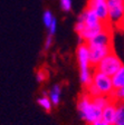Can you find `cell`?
<instances>
[{
  "mask_svg": "<svg viewBox=\"0 0 124 125\" xmlns=\"http://www.w3.org/2000/svg\"><path fill=\"white\" fill-rule=\"evenodd\" d=\"M87 7L92 8L101 21L109 23V3L107 0H88Z\"/></svg>",
  "mask_w": 124,
  "mask_h": 125,
  "instance_id": "obj_8",
  "label": "cell"
},
{
  "mask_svg": "<svg viewBox=\"0 0 124 125\" xmlns=\"http://www.w3.org/2000/svg\"><path fill=\"white\" fill-rule=\"evenodd\" d=\"M112 82L115 89L122 88L124 86V65L112 76Z\"/></svg>",
  "mask_w": 124,
  "mask_h": 125,
  "instance_id": "obj_11",
  "label": "cell"
},
{
  "mask_svg": "<svg viewBox=\"0 0 124 125\" xmlns=\"http://www.w3.org/2000/svg\"><path fill=\"white\" fill-rule=\"evenodd\" d=\"M114 125H124V102H117L116 116Z\"/></svg>",
  "mask_w": 124,
  "mask_h": 125,
  "instance_id": "obj_14",
  "label": "cell"
},
{
  "mask_svg": "<svg viewBox=\"0 0 124 125\" xmlns=\"http://www.w3.org/2000/svg\"><path fill=\"white\" fill-rule=\"evenodd\" d=\"M56 29H57V21H56V19H55V20L53 21V23L50 25V27L48 28V35L54 36L55 32H56Z\"/></svg>",
  "mask_w": 124,
  "mask_h": 125,
  "instance_id": "obj_21",
  "label": "cell"
},
{
  "mask_svg": "<svg viewBox=\"0 0 124 125\" xmlns=\"http://www.w3.org/2000/svg\"><path fill=\"white\" fill-rule=\"evenodd\" d=\"M119 28H120V29H122V30H124V19H123V21L121 22V25L119 26Z\"/></svg>",
  "mask_w": 124,
  "mask_h": 125,
  "instance_id": "obj_23",
  "label": "cell"
},
{
  "mask_svg": "<svg viewBox=\"0 0 124 125\" xmlns=\"http://www.w3.org/2000/svg\"><path fill=\"white\" fill-rule=\"evenodd\" d=\"M59 6L63 11L69 12L73 8V1L72 0H59Z\"/></svg>",
  "mask_w": 124,
  "mask_h": 125,
  "instance_id": "obj_16",
  "label": "cell"
},
{
  "mask_svg": "<svg viewBox=\"0 0 124 125\" xmlns=\"http://www.w3.org/2000/svg\"><path fill=\"white\" fill-rule=\"evenodd\" d=\"M122 66H123L122 60L120 59L119 56H117L113 50V52H110L104 59H102L101 62H100L98 65H96L94 68H95V70L102 72V73H104L112 77Z\"/></svg>",
  "mask_w": 124,
  "mask_h": 125,
  "instance_id": "obj_3",
  "label": "cell"
},
{
  "mask_svg": "<svg viewBox=\"0 0 124 125\" xmlns=\"http://www.w3.org/2000/svg\"><path fill=\"white\" fill-rule=\"evenodd\" d=\"M92 84L98 89L100 94H102V95L113 96L114 92H115L113 82H112V77L102 73V72H98V70H94Z\"/></svg>",
  "mask_w": 124,
  "mask_h": 125,
  "instance_id": "obj_4",
  "label": "cell"
},
{
  "mask_svg": "<svg viewBox=\"0 0 124 125\" xmlns=\"http://www.w3.org/2000/svg\"><path fill=\"white\" fill-rule=\"evenodd\" d=\"M54 20H55V17L50 10H46L43 13V23L45 25V27H46L47 29L50 27V25L53 23Z\"/></svg>",
  "mask_w": 124,
  "mask_h": 125,
  "instance_id": "obj_15",
  "label": "cell"
},
{
  "mask_svg": "<svg viewBox=\"0 0 124 125\" xmlns=\"http://www.w3.org/2000/svg\"><path fill=\"white\" fill-rule=\"evenodd\" d=\"M116 108H117V102L112 101L109 105H106L102 111V118L109 124L114 125L115 122V116H116Z\"/></svg>",
  "mask_w": 124,
  "mask_h": 125,
  "instance_id": "obj_9",
  "label": "cell"
},
{
  "mask_svg": "<svg viewBox=\"0 0 124 125\" xmlns=\"http://www.w3.org/2000/svg\"><path fill=\"white\" fill-rule=\"evenodd\" d=\"M90 47V56L92 66L95 67L101 62L102 59L113 52V46H88Z\"/></svg>",
  "mask_w": 124,
  "mask_h": 125,
  "instance_id": "obj_7",
  "label": "cell"
},
{
  "mask_svg": "<svg viewBox=\"0 0 124 125\" xmlns=\"http://www.w3.org/2000/svg\"><path fill=\"white\" fill-rule=\"evenodd\" d=\"M53 36H50V35H48V37L46 38V40H45V45H44V49L45 50H48L50 47H52L53 45Z\"/></svg>",
  "mask_w": 124,
  "mask_h": 125,
  "instance_id": "obj_20",
  "label": "cell"
},
{
  "mask_svg": "<svg viewBox=\"0 0 124 125\" xmlns=\"http://www.w3.org/2000/svg\"><path fill=\"white\" fill-rule=\"evenodd\" d=\"M112 97H113L114 101H116V102H124V86L122 88L115 89Z\"/></svg>",
  "mask_w": 124,
  "mask_h": 125,
  "instance_id": "obj_17",
  "label": "cell"
},
{
  "mask_svg": "<svg viewBox=\"0 0 124 125\" xmlns=\"http://www.w3.org/2000/svg\"><path fill=\"white\" fill-rule=\"evenodd\" d=\"M48 97L50 98L53 105H58L60 103V97H62V86L56 84L50 88L48 92Z\"/></svg>",
  "mask_w": 124,
  "mask_h": 125,
  "instance_id": "obj_10",
  "label": "cell"
},
{
  "mask_svg": "<svg viewBox=\"0 0 124 125\" xmlns=\"http://www.w3.org/2000/svg\"><path fill=\"white\" fill-rule=\"evenodd\" d=\"M109 3V23L112 27L121 25L124 19V0H107Z\"/></svg>",
  "mask_w": 124,
  "mask_h": 125,
  "instance_id": "obj_5",
  "label": "cell"
},
{
  "mask_svg": "<svg viewBox=\"0 0 124 125\" xmlns=\"http://www.w3.org/2000/svg\"><path fill=\"white\" fill-rule=\"evenodd\" d=\"M76 56H77V62L79 66V78L80 83L84 87H87L90 84H92L93 79V74L92 73V62H90V47L87 42L79 44L76 49Z\"/></svg>",
  "mask_w": 124,
  "mask_h": 125,
  "instance_id": "obj_2",
  "label": "cell"
},
{
  "mask_svg": "<svg viewBox=\"0 0 124 125\" xmlns=\"http://www.w3.org/2000/svg\"><path fill=\"white\" fill-rule=\"evenodd\" d=\"M77 111L80 118L87 125H90L97 120H101L103 109L94 103L93 98L87 93H84L77 101Z\"/></svg>",
  "mask_w": 124,
  "mask_h": 125,
  "instance_id": "obj_1",
  "label": "cell"
},
{
  "mask_svg": "<svg viewBox=\"0 0 124 125\" xmlns=\"http://www.w3.org/2000/svg\"><path fill=\"white\" fill-rule=\"evenodd\" d=\"M37 103L38 105L41 107V108L46 111V112H50L53 107V103L50 101V98L48 97V95H43V96L38 97L37 98Z\"/></svg>",
  "mask_w": 124,
  "mask_h": 125,
  "instance_id": "obj_13",
  "label": "cell"
},
{
  "mask_svg": "<svg viewBox=\"0 0 124 125\" xmlns=\"http://www.w3.org/2000/svg\"><path fill=\"white\" fill-rule=\"evenodd\" d=\"M92 98H93L94 103H95L98 107H101L102 109H103L106 105H109L110 103L113 101V97H112V96L102 95V94H100V95H97V96H95V97H92Z\"/></svg>",
  "mask_w": 124,
  "mask_h": 125,
  "instance_id": "obj_12",
  "label": "cell"
},
{
  "mask_svg": "<svg viewBox=\"0 0 124 125\" xmlns=\"http://www.w3.org/2000/svg\"><path fill=\"white\" fill-rule=\"evenodd\" d=\"M85 88H86V93H87L90 97H95V96H97V95H100L98 89L96 88L93 84H90V85H88L87 87H85Z\"/></svg>",
  "mask_w": 124,
  "mask_h": 125,
  "instance_id": "obj_19",
  "label": "cell"
},
{
  "mask_svg": "<svg viewBox=\"0 0 124 125\" xmlns=\"http://www.w3.org/2000/svg\"><path fill=\"white\" fill-rule=\"evenodd\" d=\"M90 125H111V124H109V123L105 122L103 118H101V120H97L96 122L92 123V124H90Z\"/></svg>",
  "mask_w": 124,
  "mask_h": 125,
  "instance_id": "obj_22",
  "label": "cell"
},
{
  "mask_svg": "<svg viewBox=\"0 0 124 125\" xmlns=\"http://www.w3.org/2000/svg\"><path fill=\"white\" fill-rule=\"evenodd\" d=\"M47 78V72L45 69H43V68H40V69L37 70L36 73V79L38 83H43V82L46 81Z\"/></svg>",
  "mask_w": 124,
  "mask_h": 125,
  "instance_id": "obj_18",
  "label": "cell"
},
{
  "mask_svg": "<svg viewBox=\"0 0 124 125\" xmlns=\"http://www.w3.org/2000/svg\"><path fill=\"white\" fill-rule=\"evenodd\" d=\"M88 46H113V27L110 26L87 42Z\"/></svg>",
  "mask_w": 124,
  "mask_h": 125,
  "instance_id": "obj_6",
  "label": "cell"
}]
</instances>
